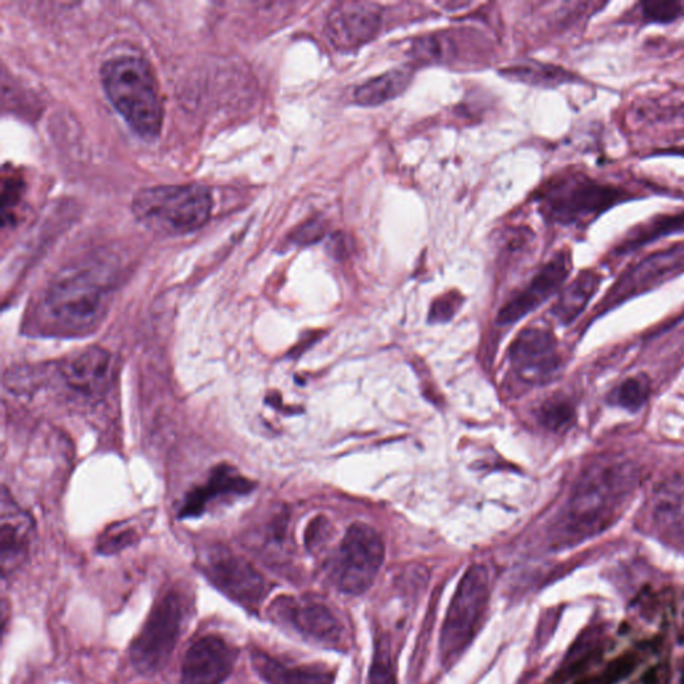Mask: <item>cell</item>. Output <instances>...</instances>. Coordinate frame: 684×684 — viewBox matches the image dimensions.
I'll use <instances>...</instances> for the list:
<instances>
[{
    "mask_svg": "<svg viewBox=\"0 0 684 684\" xmlns=\"http://www.w3.org/2000/svg\"><path fill=\"white\" fill-rule=\"evenodd\" d=\"M650 519L659 536L684 549V473L664 480L651 496Z\"/></svg>",
    "mask_w": 684,
    "mask_h": 684,
    "instance_id": "17",
    "label": "cell"
},
{
    "mask_svg": "<svg viewBox=\"0 0 684 684\" xmlns=\"http://www.w3.org/2000/svg\"><path fill=\"white\" fill-rule=\"evenodd\" d=\"M252 485L236 470L230 468H218L213 474L211 479L204 488L193 492L187 499L181 517H198L205 511V507L213 499L226 498V496H237L248 493Z\"/></svg>",
    "mask_w": 684,
    "mask_h": 684,
    "instance_id": "21",
    "label": "cell"
},
{
    "mask_svg": "<svg viewBox=\"0 0 684 684\" xmlns=\"http://www.w3.org/2000/svg\"><path fill=\"white\" fill-rule=\"evenodd\" d=\"M684 273V242L645 257L637 265L627 269L615 282L611 291L601 303V310L608 311L625 301L648 293Z\"/></svg>",
    "mask_w": 684,
    "mask_h": 684,
    "instance_id": "11",
    "label": "cell"
},
{
    "mask_svg": "<svg viewBox=\"0 0 684 684\" xmlns=\"http://www.w3.org/2000/svg\"><path fill=\"white\" fill-rule=\"evenodd\" d=\"M61 373L73 391L96 398L108 391L112 378V359L108 350L91 347L66 360L61 367Z\"/></svg>",
    "mask_w": 684,
    "mask_h": 684,
    "instance_id": "18",
    "label": "cell"
},
{
    "mask_svg": "<svg viewBox=\"0 0 684 684\" xmlns=\"http://www.w3.org/2000/svg\"><path fill=\"white\" fill-rule=\"evenodd\" d=\"M238 652L221 637H200L186 651L180 684H221L235 669Z\"/></svg>",
    "mask_w": 684,
    "mask_h": 684,
    "instance_id": "13",
    "label": "cell"
},
{
    "mask_svg": "<svg viewBox=\"0 0 684 684\" xmlns=\"http://www.w3.org/2000/svg\"><path fill=\"white\" fill-rule=\"evenodd\" d=\"M682 684H684V670H683V674H682Z\"/></svg>",
    "mask_w": 684,
    "mask_h": 684,
    "instance_id": "38",
    "label": "cell"
},
{
    "mask_svg": "<svg viewBox=\"0 0 684 684\" xmlns=\"http://www.w3.org/2000/svg\"><path fill=\"white\" fill-rule=\"evenodd\" d=\"M328 250L337 260L347 259L351 250L350 238L344 234L332 236Z\"/></svg>",
    "mask_w": 684,
    "mask_h": 684,
    "instance_id": "35",
    "label": "cell"
},
{
    "mask_svg": "<svg viewBox=\"0 0 684 684\" xmlns=\"http://www.w3.org/2000/svg\"><path fill=\"white\" fill-rule=\"evenodd\" d=\"M34 539V520L15 503L8 489L2 491L0 514V562L3 579L26 562Z\"/></svg>",
    "mask_w": 684,
    "mask_h": 684,
    "instance_id": "16",
    "label": "cell"
},
{
    "mask_svg": "<svg viewBox=\"0 0 684 684\" xmlns=\"http://www.w3.org/2000/svg\"><path fill=\"white\" fill-rule=\"evenodd\" d=\"M650 393V380L645 376H636V378L626 380L617 389V392H615V403L627 411L637 412L648 401Z\"/></svg>",
    "mask_w": 684,
    "mask_h": 684,
    "instance_id": "27",
    "label": "cell"
},
{
    "mask_svg": "<svg viewBox=\"0 0 684 684\" xmlns=\"http://www.w3.org/2000/svg\"><path fill=\"white\" fill-rule=\"evenodd\" d=\"M413 72L410 67L393 68L378 77L370 78L357 87L354 99L357 105L374 108L398 98L411 85Z\"/></svg>",
    "mask_w": 684,
    "mask_h": 684,
    "instance_id": "22",
    "label": "cell"
},
{
    "mask_svg": "<svg viewBox=\"0 0 684 684\" xmlns=\"http://www.w3.org/2000/svg\"><path fill=\"white\" fill-rule=\"evenodd\" d=\"M576 684H615L610 674L607 673V670L604 671L600 675L585 677L577 682Z\"/></svg>",
    "mask_w": 684,
    "mask_h": 684,
    "instance_id": "36",
    "label": "cell"
},
{
    "mask_svg": "<svg viewBox=\"0 0 684 684\" xmlns=\"http://www.w3.org/2000/svg\"><path fill=\"white\" fill-rule=\"evenodd\" d=\"M640 21L645 24H670L684 17V2L651 0L638 4Z\"/></svg>",
    "mask_w": 684,
    "mask_h": 684,
    "instance_id": "26",
    "label": "cell"
},
{
    "mask_svg": "<svg viewBox=\"0 0 684 684\" xmlns=\"http://www.w3.org/2000/svg\"><path fill=\"white\" fill-rule=\"evenodd\" d=\"M137 531L129 524H118L115 529H109L99 539L98 551L102 554H116V552L130 547L137 542Z\"/></svg>",
    "mask_w": 684,
    "mask_h": 684,
    "instance_id": "30",
    "label": "cell"
},
{
    "mask_svg": "<svg viewBox=\"0 0 684 684\" xmlns=\"http://www.w3.org/2000/svg\"><path fill=\"white\" fill-rule=\"evenodd\" d=\"M138 222L161 236H184L203 228L213 211L205 186L161 185L138 192L131 204Z\"/></svg>",
    "mask_w": 684,
    "mask_h": 684,
    "instance_id": "5",
    "label": "cell"
},
{
    "mask_svg": "<svg viewBox=\"0 0 684 684\" xmlns=\"http://www.w3.org/2000/svg\"><path fill=\"white\" fill-rule=\"evenodd\" d=\"M200 568L213 586L248 610H259L265 599L267 582L259 571L224 545L206 549L200 556Z\"/></svg>",
    "mask_w": 684,
    "mask_h": 684,
    "instance_id": "10",
    "label": "cell"
},
{
    "mask_svg": "<svg viewBox=\"0 0 684 684\" xmlns=\"http://www.w3.org/2000/svg\"><path fill=\"white\" fill-rule=\"evenodd\" d=\"M330 525L328 520L325 518H317L316 520H313L306 532L307 547H318L319 544L324 543L326 539H328Z\"/></svg>",
    "mask_w": 684,
    "mask_h": 684,
    "instance_id": "34",
    "label": "cell"
},
{
    "mask_svg": "<svg viewBox=\"0 0 684 684\" xmlns=\"http://www.w3.org/2000/svg\"><path fill=\"white\" fill-rule=\"evenodd\" d=\"M250 659L256 673L268 684H335V674L323 666H298L282 662L259 649L252 651Z\"/></svg>",
    "mask_w": 684,
    "mask_h": 684,
    "instance_id": "19",
    "label": "cell"
},
{
    "mask_svg": "<svg viewBox=\"0 0 684 684\" xmlns=\"http://www.w3.org/2000/svg\"><path fill=\"white\" fill-rule=\"evenodd\" d=\"M187 614L189 604L180 589L171 588L162 595L130 645V662L138 673L153 675L165 666L182 636Z\"/></svg>",
    "mask_w": 684,
    "mask_h": 684,
    "instance_id": "7",
    "label": "cell"
},
{
    "mask_svg": "<svg viewBox=\"0 0 684 684\" xmlns=\"http://www.w3.org/2000/svg\"><path fill=\"white\" fill-rule=\"evenodd\" d=\"M533 238H535V235H533L529 226L508 228L500 237V252L508 256L520 254L531 247Z\"/></svg>",
    "mask_w": 684,
    "mask_h": 684,
    "instance_id": "31",
    "label": "cell"
},
{
    "mask_svg": "<svg viewBox=\"0 0 684 684\" xmlns=\"http://www.w3.org/2000/svg\"><path fill=\"white\" fill-rule=\"evenodd\" d=\"M367 684H397L391 650L384 642L378 643L372 664H370Z\"/></svg>",
    "mask_w": 684,
    "mask_h": 684,
    "instance_id": "29",
    "label": "cell"
},
{
    "mask_svg": "<svg viewBox=\"0 0 684 684\" xmlns=\"http://www.w3.org/2000/svg\"><path fill=\"white\" fill-rule=\"evenodd\" d=\"M110 296L109 281L97 269L75 268L61 273L50 284L43 307L55 329L79 335L102 322Z\"/></svg>",
    "mask_w": 684,
    "mask_h": 684,
    "instance_id": "4",
    "label": "cell"
},
{
    "mask_svg": "<svg viewBox=\"0 0 684 684\" xmlns=\"http://www.w3.org/2000/svg\"><path fill=\"white\" fill-rule=\"evenodd\" d=\"M489 601V575L482 564H474L457 586L445 617L441 655L444 666L450 667L474 642L485 621Z\"/></svg>",
    "mask_w": 684,
    "mask_h": 684,
    "instance_id": "6",
    "label": "cell"
},
{
    "mask_svg": "<svg viewBox=\"0 0 684 684\" xmlns=\"http://www.w3.org/2000/svg\"><path fill=\"white\" fill-rule=\"evenodd\" d=\"M463 296L457 292H450L438 297L431 306L430 323H448L454 317L463 304Z\"/></svg>",
    "mask_w": 684,
    "mask_h": 684,
    "instance_id": "32",
    "label": "cell"
},
{
    "mask_svg": "<svg viewBox=\"0 0 684 684\" xmlns=\"http://www.w3.org/2000/svg\"><path fill=\"white\" fill-rule=\"evenodd\" d=\"M510 359L520 378L531 384H545L561 369L555 336L539 326L520 332L511 345Z\"/></svg>",
    "mask_w": 684,
    "mask_h": 684,
    "instance_id": "12",
    "label": "cell"
},
{
    "mask_svg": "<svg viewBox=\"0 0 684 684\" xmlns=\"http://www.w3.org/2000/svg\"><path fill=\"white\" fill-rule=\"evenodd\" d=\"M684 234V211L658 215L633 226L611 250V260L625 259L637 250L671 235Z\"/></svg>",
    "mask_w": 684,
    "mask_h": 684,
    "instance_id": "20",
    "label": "cell"
},
{
    "mask_svg": "<svg viewBox=\"0 0 684 684\" xmlns=\"http://www.w3.org/2000/svg\"><path fill=\"white\" fill-rule=\"evenodd\" d=\"M382 10L373 3H343L332 10L325 34L337 50H355L380 34Z\"/></svg>",
    "mask_w": 684,
    "mask_h": 684,
    "instance_id": "15",
    "label": "cell"
},
{
    "mask_svg": "<svg viewBox=\"0 0 684 684\" xmlns=\"http://www.w3.org/2000/svg\"><path fill=\"white\" fill-rule=\"evenodd\" d=\"M621 187L596 181L583 172H566L544 182L535 194L539 211L551 225L587 228L606 211L636 199Z\"/></svg>",
    "mask_w": 684,
    "mask_h": 684,
    "instance_id": "3",
    "label": "cell"
},
{
    "mask_svg": "<svg viewBox=\"0 0 684 684\" xmlns=\"http://www.w3.org/2000/svg\"><path fill=\"white\" fill-rule=\"evenodd\" d=\"M638 478L637 467L620 457L594 463L577 482L557 544H575L608 529L636 491Z\"/></svg>",
    "mask_w": 684,
    "mask_h": 684,
    "instance_id": "1",
    "label": "cell"
},
{
    "mask_svg": "<svg viewBox=\"0 0 684 684\" xmlns=\"http://www.w3.org/2000/svg\"><path fill=\"white\" fill-rule=\"evenodd\" d=\"M328 230V224L322 216H316L300 226L292 235V241L296 245H312L322 241Z\"/></svg>",
    "mask_w": 684,
    "mask_h": 684,
    "instance_id": "33",
    "label": "cell"
},
{
    "mask_svg": "<svg viewBox=\"0 0 684 684\" xmlns=\"http://www.w3.org/2000/svg\"><path fill=\"white\" fill-rule=\"evenodd\" d=\"M500 74L519 84L543 87V89H555V87L579 80L576 74L568 72L567 68L536 61H526L506 67L500 70Z\"/></svg>",
    "mask_w": 684,
    "mask_h": 684,
    "instance_id": "24",
    "label": "cell"
},
{
    "mask_svg": "<svg viewBox=\"0 0 684 684\" xmlns=\"http://www.w3.org/2000/svg\"><path fill=\"white\" fill-rule=\"evenodd\" d=\"M652 155H677L684 156V148H674V149H664L659 150V152L652 153Z\"/></svg>",
    "mask_w": 684,
    "mask_h": 684,
    "instance_id": "37",
    "label": "cell"
},
{
    "mask_svg": "<svg viewBox=\"0 0 684 684\" xmlns=\"http://www.w3.org/2000/svg\"><path fill=\"white\" fill-rule=\"evenodd\" d=\"M269 614L280 626L296 632L307 642L334 650L347 645V626L323 601L297 596H280L269 608Z\"/></svg>",
    "mask_w": 684,
    "mask_h": 684,
    "instance_id": "9",
    "label": "cell"
},
{
    "mask_svg": "<svg viewBox=\"0 0 684 684\" xmlns=\"http://www.w3.org/2000/svg\"><path fill=\"white\" fill-rule=\"evenodd\" d=\"M571 271H573V259H571L569 250L563 249L545 263L524 291L506 304L499 313V324L511 325L518 323L519 319L535 311L536 307L561 291Z\"/></svg>",
    "mask_w": 684,
    "mask_h": 684,
    "instance_id": "14",
    "label": "cell"
},
{
    "mask_svg": "<svg viewBox=\"0 0 684 684\" xmlns=\"http://www.w3.org/2000/svg\"><path fill=\"white\" fill-rule=\"evenodd\" d=\"M100 78L106 96L130 129L144 140L159 137L163 108L148 62L134 55L115 56L102 66Z\"/></svg>",
    "mask_w": 684,
    "mask_h": 684,
    "instance_id": "2",
    "label": "cell"
},
{
    "mask_svg": "<svg viewBox=\"0 0 684 684\" xmlns=\"http://www.w3.org/2000/svg\"><path fill=\"white\" fill-rule=\"evenodd\" d=\"M408 53L419 64H442V62L455 58L457 42L448 33L424 35L412 41Z\"/></svg>",
    "mask_w": 684,
    "mask_h": 684,
    "instance_id": "25",
    "label": "cell"
},
{
    "mask_svg": "<svg viewBox=\"0 0 684 684\" xmlns=\"http://www.w3.org/2000/svg\"><path fill=\"white\" fill-rule=\"evenodd\" d=\"M384 558L386 545L379 532L366 523H355L345 533L330 579L338 591L361 595L373 585Z\"/></svg>",
    "mask_w": 684,
    "mask_h": 684,
    "instance_id": "8",
    "label": "cell"
},
{
    "mask_svg": "<svg viewBox=\"0 0 684 684\" xmlns=\"http://www.w3.org/2000/svg\"><path fill=\"white\" fill-rule=\"evenodd\" d=\"M574 408L567 400L552 399L544 403L539 413L544 428L552 432H561L567 430L574 420Z\"/></svg>",
    "mask_w": 684,
    "mask_h": 684,
    "instance_id": "28",
    "label": "cell"
},
{
    "mask_svg": "<svg viewBox=\"0 0 684 684\" xmlns=\"http://www.w3.org/2000/svg\"><path fill=\"white\" fill-rule=\"evenodd\" d=\"M601 280V275L595 271H585L577 275L561 293L552 310L558 322L564 325L573 323L598 292Z\"/></svg>",
    "mask_w": 684,
    "mask_h": 684,
    "instance_id": "23",
    "label": "cell"
}]
</instances>
